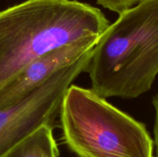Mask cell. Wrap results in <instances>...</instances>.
Masks as SVG:
<instances>
[{
	"instance_id": "cell-3",
	"label": "cell",
	"mask_w": 158,
	"mask_h": 157,
	"mask_svg": "<svg viewBox=\"0 0 158 157\" xmlns=\"http://www.w3.org/2000/svg\"><path fill=\"white\" fill-rule=\"evenodd\" d=\"M63 138L78 157H153L146 126L92 89L71 85L60 112Z\"/></svg>"
},
{
	"instance_id": "cell-2",
	"label": "cell",
	"mask_w": 158,
	"mask_h": 157,
	"mask_svg": "<svg viewBox=\"0 0 158 157\" xmlns=\"http://www.w3.org/2000/svg\"><path fill=\"white\" fill-rule=\"evenodd\" d=\"M86 72L106 99H135L158 75V0H141L119 15L94 46Z\"/></svg>"
},
{
	"instance_id": "cell-7",
	"label": "cell",
	"mask_w": 158,
	"mask_h": 157,
	"mask_svg": "<svg viewBox=\"0 0 158 157\" xmlns=\"http://www.w3.org/2000/svg\"><path fill=\"white\" fill-rule=\"evenodd\" d=\"M141 0H97L99 5L117 14H121L134 7Z\"/></svg>"
},
{
	"instance_id": "cell-6",
	"label": "cell",
	"mask_w": 158,
	"mask_h": 157,
	"mask_svg": "<svg viewBox=\"0 0 158 157\" xmlns=\"http://www.w3.org/2000/svg\"><path fill=\"white\" fill-rule=\"evenodd\" d=\"M53 127L43 125L3 157H59Z\"/></svg>"
},
{
	"instance_id": "cell-5",
	"label": "cell",
	"mask_w": 158,
	"mask_h": 157,
	"mask_svg": "<svg viewBox=\"0 0 158 157\" xmlns=\"http://www.w3.org/2000/svg\"><path fill=\"white\" fill-rule=\"evenodd\" d=\"M100 36H91L49 51L29 63L0 89V109L16 104L52 75L92 50Z\"/></svg>"
},
{
	"instance_id": "cell-8",
	"label": "cell",
	"mask_w": 158,
	"mask_h": 157,
	"mask_svg": "<svg viewBox=\"0 0 158 157\" xmlns=\"http://www.w3.org/2000/svg\"><path fill=\"white\" fill-rule=\"evenodd\" d=\"M152 105L155 110V119H154V145H155L156 146V154H157V157H158V92L153 96Z\"/></svg>"
},
{
	"instance_id": "cell-4",
	"label": "cell",
	"mask_w": 158,
	"mask_h": 157,
	"mask_svg": "<svg viewBox=\"0 0 158 157\" xmlns=\"http://www.w3.org/2000/svg\"><path fill=\"white\" fill-rule=\"evenodd\" d=\"M92 51L52 75L16 104L0 109V157L43 125L53 127L68 88L86 71Z\"/></svg>"
},
{
	"instance_id": "cell-1",
	"label": "cell",
	"mask_w": 158,
	"mask_h": 157,
	"mask_svg": "<svg viewBox=\"0 0 158 157\" xmlns=\"http://www.w3.org/2000/svg\"><path fill=\"white\" fill-rule=\"evenodd\" d=\"M109 26L100 9L77 0H26L0 11V89L39 57Z\"/></svg>"
}]
</instances>
